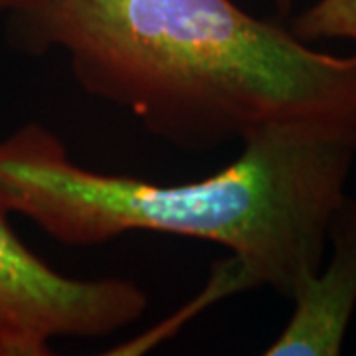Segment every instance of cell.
Instances as JSON below:
<instances>
[{
  "label": "cell",
  "mask_w": 356,
  "mask_h": 356,
  "mask_svg": "<svg viewBox=\"0 0 356 356\" xmlns=\"http://www.w3.org/2000/svg\"><path fill=\"white\" fill-rule=\"evenodd\" d=\"M242 143L240 156L210 177L156 184L79 166L60 137L26 125L0 140V206L67 245L156 232L229 250L192 303L117 346L121 355H140L236 293L271 287L293 299L323 266L356 143L315 125H277Z\"/></svg>",
  "instance_id": "1"
},
{
  "label": "cell",
  "mask_w": 356,
  "mask_h": 356,
  "mask_svg": "<svg viewBox=\"0 0 356 356\" xmlns=\"http://www.w3.org/2000/svg\"><path fill=\"white\" fill-rule=\"evenodd\" d=\"M16 22L24 48L67 54L89 95L182 149L277 125L356 143V51L313 50L234 0H48Z\"/></svg>",
  "instance_id": "2"
},
{
  "label": "cell",
  "mask_w": 356,
  "mask_h": 356,
  "mask_svg": "<svg viewBox=\"0 0 356 356\" xmlns=\"http://www.w3.org/2000/svg\"><path fill=\"white\" fill-rule=\"evenodd\" d=\"M147 307L149 297L135 281L76 280L42 261L0 206V356H46L54 339L113 334Z\"/></svg>",
  "instance_id": "3"
},
{
  "label": "cell",
  "mask_w": 356,
  "mask_h": 356,
  "mask_svg": "<svg viewBox=\"0 0 356 356\" xmlns=\"http://www.w3.org/2000/svg\"><path fill=\"white\" fill-rule=\"evenodd\" d=\"M329 266L297 289L287 327L267 356H337L356 307V200L344 196L329 226Z\"/></svg>",
  "instance_id": "4"
},
{
  "label": "cell",
  "mask_w": 356,
  "mask_h": 356,
  "mask_svg": "<svg viewBox=\"0 0 356 356\" xmlns=\"http://www.w3.org/2000/svg\"><path fill=\"white\" fill-rule=\"evenodd\" d=\"M291 32L303 42L356 40V0H317L293 20Z\"/></svg>",
  "instance_id": "5"
},
{
  "label": "cell",
  "mask_w": 356,
  "mask_h": 356,
  "mask_svg": "<svg viewBox=\"0 0 356 356\" xmlns=\"http://www.w3.org/2000/svg\"><path fill=\"white\" fill-rule=\"evenodd\" d=\"M44 2L48 0H0V14H24L32 8H38Z\"/></svg>",
  "instance_id": "6"
},
{
  "label": "cell",
  "mask_w": 356,
  "mask_h": 356,
  "mask_svg": "<svg viewBox=\"0 0 356 356\" xmlns=\"http://www.w3.org/2000/svg\"><path fill=\"white\" fill-rule=\"evenodd\" d=\"M275 4H277V8L281 10V14H285L289 10V6H291V0H275Z\"/></svg>",
  "instance_id": "7"
}]
</instances>
